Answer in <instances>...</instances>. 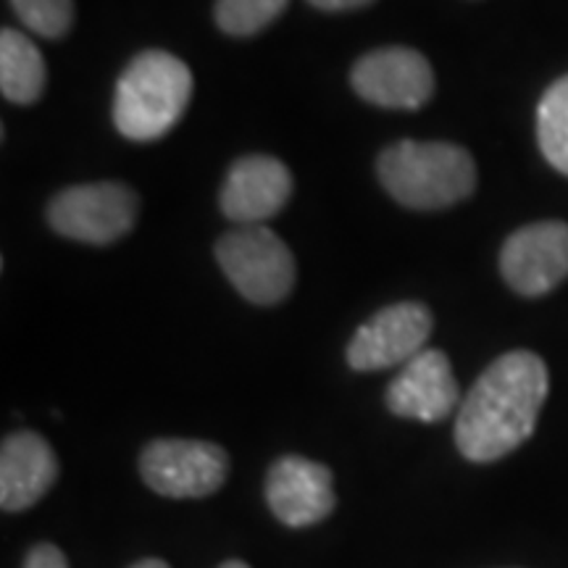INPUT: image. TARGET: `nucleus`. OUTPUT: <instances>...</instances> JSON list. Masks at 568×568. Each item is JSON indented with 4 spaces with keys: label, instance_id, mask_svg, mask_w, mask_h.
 <instances>
[{
    "label": "nucleus",
    "instance_id": "f257e3e1",
    "mask_svg": "<svg viewBox=\"0 0 568 568\" xmlns=\"http://www.w3.org/2000/svg\"><path fill=\"white\" fill-rule=\"evenodd\" d=\"M550 376L537 353L510 351L489 364L460 403L456 445L471 464H495L535 435Z\"/></svg>",
    "mask_w": 568,
    "mask_h": 568
},
{
    "label": "nucleus",
    "instance_id": "f03ea898",
    "mask_svg": "<svg viewBox=\"0 0 568 568\" xmlns=\"http://www.w3.org/2000/svg\"><path fill=\"white\" fill-rule=\"evenodd\" d=\"M385 190L414 211L450 209L477 190L471 153L450 142L400 140L376 161Z\"/></svg>",
    "mask_w": 568,
    "mask_h": 568
},
{
    "label": "nucleus",
    "instance_id": "7ed1b4c3",
    "mask_svg": "<svg viewBox=\"0 0 568 568\" xmlns=\"http://www.w3.org/2000/svg\"><path fill=\"white\" fill-rule=\"evenodd\" d=\"M193 98V71L166 51L134 55L113 90V124L134 142L172 132Z\"/></svg>",
    "mask_w": 568,
    "mask_h": 568
},
{
    "label": "nucleus",
    "instance_id": "20e7f679",
    "mask_svg": "<svg viewBox=\"0 0 568 568\" xmlns=\"http://www.w3.org/2000/svg\"><path fill=\"white\" fill-rule=\"evenodd\" d=\"M216 261L234 290L255 305L282 303L295 287L293 253L264 224L226 232L216 243Z\"/></svg>",
    "mask_w": 568,
    "mask_h": 568
},
{
    "label": "nucleus",
    "instance_id": "39448f33",
    "mask_svg": "<svg viewBox=\"0 0 568 568\" xmlns=\"http://www.w3.org/2000/svg\"><path fill=\"white\" fill-rule=\"evenodd\" d=\"M140 197L124 182H90L61 190L48 205V222L61 237L111 245L138 224Z\"/></svg>",
    "mask_w": 568,
    "mask_h": 568
},
{
    "label": "nucleus",
    "instance_id": "423d86ee",
    "mask_svg": "<svg viewBox=\"0 0 568 568\" xmlns=\"http://www.w3.org/2000/svg\"><path fill=\"white\" fill-rule=\"evenodd\" d=\"M230 456L205 439H153L140 453V477L155 495L197 500L224 487Z\"/></svg>",
    "mask_w": 568,
    "mask_h": 568
},
{
    "label": "nucleus",
    "instance_id": "0eeeda50",
    "mask_svg": "<svg viewBox=\"0 0 568 568\" xmlns=\"http://www.w3.org/2000/svg\"><path fill=\"white\" fill-rule=\"evenodd\" d=\"M435 329V316L424 303H393L358 326L347 345V366L353 372H382L408 364L424 351Z\"/></svg>",
    "mask_w": 568,
    "mask_h": 568
},
{
    "label": "nucleus",
    "instance_id": "6e6552de",
    "mask_svg": "<svg viewBox=\"0 0 568 568\" xmlns=\"http://www.w3.org/2000/svg\"><path fill=\"white\" fill-rule=\"evenodd\" d=\"M353 90L382 109L416 111L435 92L432 63L414 48H379L355 61L351 71Z\"/></svg>",
    "mask_w": 568,
    "mask_h": 568
},
{
    "label": "nucleus",
    "instance_id": "1a4fd4ad",
    "mask_svg": "<svg viewBox=\"0 0 568 568\" xmlns=\"http://www.w3.org/2000/svg\"><path fill=\"white\" fill-rule=\"evenodd\" d=\"M500 272L518 295H548L568 276V224L539 222L510 234L500 251Z\"/></svg>",
    "mask_w": 568,
    "mask_h": 568
},
{
    "label": "nucleus",
    "instance_id": "9d476101",
    "mask_svg": "<svg viewBox=\"0 0 568 568\" xmlns=\"http://www.w3.org/2000/svg\"><path fill=\"white\" fill-rule=\"evenodd\" d=\"M266 503L290 529L322 524L337 506L332 468L303 456H282L266 474Z\"/></svg>",
    "mask_w": 568,
    "mask_h": 568
},
{
    "label": "nucleus",
    "instance_id": "9b49d317",
    "mask_svg": "<svg viewBox=\"0 0 568 568\" xmlns=\"http://www.w3.org/2000/svg\"><path fill=\"white\" fill-rule=\"evenodd\" d=\"M460 389L447 355L437 347H424L400 374L389 382L385 403L389 414L400 418H416L424 424H437L458 406Z\"/></svg>",
    "mask_w": 568,
    "mask_h": 568
},
{
    "label": "nucleus",
    "instance_id": "f8f14e48",
    "mask_svg": "<svg viewBox=\"0 0 568 568\" xmlns=\"http://www.w3.org/2000/svg\"><path fill=\"white\" fill-rule=\"evenodd\" d=\"M293 193V174L272 155H245L232 163L222 187V211L240 226L264 224Z\"/></svg>",
    "mask_w": 568,
    "mask_h": 568
},
{
    "label": "nucleus",
    "instance_id": "ddd939ff",
    "mask_svg": "<svg viewBox=\"0 0 568 568\" xmlns=\"http://www.w3.org/2000/svg\"><path fill=\"white\" fill-rule=\"evenodd\" d=\"M59 479L53 447L38 432H13L0 445V508L6 514L32 508Z\"/></svg>",
    "mask_w": 568,
    "mask_h": 568
},
{
    "label": "nucleus",
    "instance_id": "4468645a",
    "mask_svg": "<svg viewBox=\"0 0 568 568\" xmlns=\"http://www.w3.org/2000/svg\"><path fill=\"white\" fill-rule=\"evenodd\" d=\"M45 61L38 45L17 30L0 32V90L11 103H38L45 90Z\"/></svg>",
    "mask_w": 568,
    "mask_h": 568
},
{
    "label": "nucleus",
    "instance_id": "2eb2a0df",
    "mask_svg": "<svg viewBox=\"0 0 568 568\" xmlns=\"http://www.w3.org/2000/svg\"><path fill=\"white\" fill-rule=\"evenodd\" d=\"M537 140L550 166L568 176V74L552 82L537 105Z\"/></svg>",
    "mask_w": 568,
    "mask_h": 568
},
{
    "label": "nucleus",
    "instance_id": "dca6fc26",
    "mask_svg": "<svg viewBox=\"0 0 568 568\" xmlns=\"http://www.w3.org/2000/svg\"><path fill=\"white\" fill-rule=\"evenodd\" d=\"M290 0H216V24L232 38H251L266 30L280 13L287 9Z\"/></svg>",
    "mask_w": 568,
    "mask_h": 568
},
{
    "label": "nucleus",
    "instance_id": "f3484780",
    "mask_svg": "<svg viewBox=\"0 0 568 568\" xmlns=\"http://www.w3.org/2000/svg\"><path fill=\"white\" fill-rule=\"evenodd\" d=\"M21 24L40 38L59 40L74 24V0H9Z\"/></svg>",
    "mask_w": 568,
    "mask_h": 568
},
{
    "label": "nucleus",
    "instance_id": "a211bd4d",
    "mask_svg": "<svg viewBox=\"0 0 568 568\" xmlns=\"http://www.w3.org/2000/svg\"><path fill=\"white\" fill-rule=\"evenodd\" d=\"M24 568H69V560L55 545L40 542L32 545V550L27 552Z\"/></svg>",
    "mask_w": 568,
    "mask_h": 568
},
{
    "label": "nucleus",
    "instance_id": "6ab92c4d",
    "mask_svg": "<svg viewBox=\"0 0 568 568\" xmlns=\"http://www.w3.org/2000/svg\"><path fill=\"white\" fill-rule=\"evenodd\" d=\"M308 3L322 11H353V9H364V6L374 3V0H308Z\"/></svg>",
    "mask_w": 568,
    "mask_h": 568
},
{
    "label": "nucleus",
    "instance_id": "aec40b11",
    "mask_svg": "<svg viewBox=\"0 0 568 568\" xmlns=\"http://www.w3.org/2000/svg\"><path fill=\"white\" fill-rule=\"evenodd\" d=\"M130 568H172V566L161 558H142V560H138V564H132Z\"/></svg>",
    "mask_w": 568,
    "mask_h": 568
},
{
    "label": "nucleus",
    "instance_id": "412c9836",
    "mask_svg": "<svg viewBox=\"0 0 568 568\" xmlns=\"http://www.w3.org/2000/svg\"><path fill=\"white\" fill-rule=\"evenodd\" d=\"M219 568H251V566H247L245 560H224V564Z\"/></svg>",
    "mask_w": 568,
    "mask_h": 568
}]
</instances>
